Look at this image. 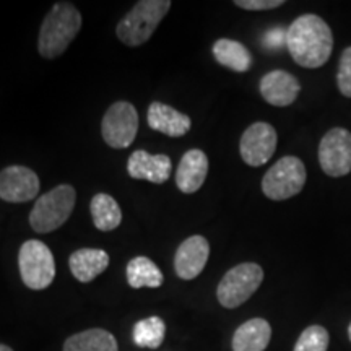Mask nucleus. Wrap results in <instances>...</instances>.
I'll return each mask as SVG.
<instances>
[{"label":"nucleus","instance_id":"20","mask_svg":"<svg viewBox=\"0 0 351 351\" xmlns=\"http://www.w3.org/2000/svg\"><path fill=\"white\" fill-rule=\"evenodd\" d=\"M64 351H119L116 337L104 328H88L69 337Z\"/></svg>","mask_w":351,"mask_h":351},{"label":"nucleus","instance_id":"7","mask_svg":"<svg viewBox=\"0 0 351 351\" xmlns=\"http://www.w3.org/2000/svg\"><path fill=\"white\" fill-rule=\"evenodd\" d=\"M306 179V166L300 158L283 156L263 176L262 192L275 202L291 199L302 191Z\"/></svg>","mask_w":351,"mask_h":351},{"label":"nucleus","instance_id":"11","mask_svg":"<svg viewBox=\"0 0 351 351\" xmlns=\"http://www.w3.org/2000/svg\"><path fill=\"white\" fill-rule=\"evenodd\" d=\"M38 174L26 166L13 165L0 171V199L10 204H25L38 195Z\"/></svg>","mask_w":351,"mask_h":351},{"label":"nucleus","instance_id":"13","mask_svg":"<svg viewBox=\"0 0 351 351\" xmlns=\"http://www.w3.org/2000/svg\"><path fill=\"white\" fill-rule=\"evenodd\" d=\"M173 163L168 155H152L145 150H137L129 156L127 173L132 179L165 184L169 179Z\"/></svg>","mask_w":351,"mask_h":351},{"label":"nucleus","instance_id":"12","mask_svg":"<svg viewBox=\"0 0 351 351\" xmlns=\"http://www.w3.org/2000/svg\"><path fill=\"white\" fill-rule=\"evenodd\" d=\"M210 257V244L204 236L182 241L174 254V271L181 280H194L204 271Z\"/></svg>","mask_w":351,"mask_h":351},{"label":"nucleus","instance_id":"18","mask_svg":"<svg viewBox=\"0 0 351 351\" xmlns=\"http://www.w3.org/2000/svg\"><path fill=\"white\" fill-rule=\"evenodd\" d=\"M271 339V327L265 319L256 317L241 324L232 335V351H265Z\"/></svg>","mask_w":351,"mask_h":351},{"label":"nucleus","instance_id":"3","mask_svg":"<svg viewBox=\"0 0 351 351\" xmlns=\"http://www.w3.org/2000/svg\"><path fill=\"white\" fill-rule=\"evenodd\" d=\"M173 3L169 0H140L117 23L116 34L129 47H138L153 36Z\"/></svg>","mask_w":351,"mask_h":351},{"label":"nucleus","instance_id":"25","mask_svg":"<svg viewBox=\"0 0 351 351\" xmlns=\"http://www.w3.org/2000/svg\"><path fill=\"white\" fill-rule=\"evenodd\" d=\"M337 85L340 93L351 98V46L341 52L339 73H337Z\"/></svg>","mask_w":351,"mask_h":351},{"label":"nucleus","instance_id":"6","mask_svg":"<svg viewBox=\"0 0 351 351\" xmlns=\"http://www.w3.org/2000/svg\"><path fill=\"white\" fill-rule=\"evenodd\" d=\"M19 269L23 283L34 291L51 287L56 278L54 256L43 241L29 239L23 243L19 252Z\"/></svg>","mask_w":351,"mask_h":351},{"label":"nucleus","instance_id":"16","mask_svg":"<svg viewBox=\"0 0 351 351\" xmlns=\"http://www.w3.org/2000/svg\"><path fill=\"white\" fill-rule=\"evenodd\" d=\"M147 121L150 129L173 138L186 135L192 127V121L187 114H182L178 109L168 106V104L160 103V101L150 104L147 112Z\"/></svg>","mask_w":351,"mask_h":351},{"label":"nucleus","instance_id":"24","mask_svg":"<svg viewBox=\"0 0 351 351\" xmlns=\"http://www.w3.org/2000/svg\"><path fill=\"white\" fill-rule=\"evenodd\" d=\"M330 335L322 326H309L298 339L293 351H327Z\"/></svg>","mask_w":351,"mask_h":351},{"label":"nucleus","instance_id":"29","mask_svg":"<svg viewBox=\"0 0 351 351\" xmlns=\"http://www.w3.org/2000/svg\"><path fill=\"white\" fill-rule=\"evenodd\" d=\"M348 337H350V341H351V324H350V327H348Z\"/></svg>","mask_w":351,"mask_h":351},{"label":"nucleus","instance_id":"21","mask_svg":"<svg viewBox=\"0 0 351 351\" xmlns=\"http://www.w3.org/2000/svg\"><path fill=\"white\" fill-rule=\"evenodd\" d=\"M125 275H127V283L135 289L160 288L165 280V276L161 274V270L158 269L156 263L153 262L152 258L145 256L132 258V261L127 263Z\"/></svg>","mask_w":351,"mask_h":351},{"label":"nucleus","instance_id":"17","mask_svg":"<svg viewBox=\"0 0 351 351\" xmlns=\"http://www.w3.org/2000/svg\"><path fill=\"white\" fill-rule=\"evenodd\" d=\"M109 265V254L103 249H78L69 257V269L80 283L93 282Z\"/></svg>","mask_w":351,"mask_h":351},{"label":"nucleus","instance_id":"4","mask_svg":"<svg viewBox=\"0 0 351 351\" xmlns=\"http://www.w3.org/2000/svg\"><path fill=\"white\" fill-rule=\"evenodd\" d=\"M77 192L70 184H60L34 202L29 213V225L39 234L59 230L75 208Z\"/></svg>","mask_w":351,"mask_h":351},{"label":"nucleus","instance_id":"5","mask_svg":"<svg viewBox=\"0 0 351 351\" xmlns=\"http://www.w3.org/2000/svg\"><path fill=\"white\" fill-rule=\"evenodd\" d=\"M263 282V270L258 263L244 262L228 270L217 288L219 304L226 309H234L257 291Z\"/></svg>","mask_w":351,"mask_h":351},{"label":"nucleus","instance_id":"10","mask_svg":"<svg viewBox=\"0 0 351 351\" xmlns=\"http://www.w3.org/2000/svg\"><path fill=\"white\" fill-rule=\"evenodd\" d=\"M278 135L269 122H254L244 130L239 142V153L245 165L262 166L269 163L276 150Z\"/></svg>","mask_w":351,"mask_h":351},{"label":"nucleus","instance_id":"9","mask_svg":"<svg viewBox=\"0 0 351 351\" xmlns=\"http://www.w3.org/2000/svg\"><path fill=\"white\" fill-rule=\"evenodd\" d=\"M319 163L330 178H343L351 171V134L335 127L324 135L319 143Z\"/></svg>","mask_w":351,"mask_h":351},{"label":"nucleus","instance_id":"1","mask_svg":"<svg viewBox=\"0 0 351 351\" xmlns=\"http://www.w3.org/2000/svg\"><path fill=\"white\" fill-rule=\"evenodd\" d=\"M287 47L293 60L301 67H322L333 51L330 26L317 15H302L287 29Z\"/></svg>","mask_w":351,"mask_h":351},{"label":"nucleus","instance_id":"28","mask_svg":"<svg viewBox=\"0 0 351 351\" xmlns=\"http://www.w3.org/2000/svg\"><path fill=\"white\" fill-rule=\"evenodd\" d=\"M0 351H13L10 346H7V345H0Z\"/></svg>","mask_w":351,"mask_h":351},{"label":"nucleus","instance_id":"26","mask_svg":"<svg viewBox=\"0 0 351 351\" xmlns=\"http://www.w3.org/2000/svg\"><path fill=\"white\" fill-rule=\"evenodd\" d=\"M283 0H236L234 5L244 8V10L262 12L271 10V8H278L283 5Z\"/></svg>","mask_w":351,"mask_h":351},{"label":"nucleus","instance_id":"19","mask_svg":"<svg viewBox=\"0 0 351 351\" xmlns=\"http://www.w3.org/2000/svg\"><path fill=\"white\" fill-rule=\"evenodd\" d=\"M213 56L218 64L232 72H247L252 65V56L244 44L234 39L221 38L213 44Z\"/></svg>","mask_w":351,"mask_h":351},{"label":"nucleus","instance_id":"27","mask_svg":"<svg viewBox=\"0 0 351 351\" xmlns=\"http://www.w3.org/2000/svg\"><path fill=\"white\" fill-rule=\"evenodd\" d=\"M285 43H287V32H285V29L276 28L265 36L267 46L275 47V49H276V47H282Z\"/></svg>","mask_w":351,"mask_h":351},{"label":"nucleus","instance_id":"8","mask_svg":"<svg viewBox=\"0 0 351 351\" xmlns=\"http://www.w3.org/2000/svg\"><path fill=\"white\" fill-rule=\"evenodd\" d=\"M138 132V112L129 101H116L101 122V135L114 150L129 148Z\"/></svg>","mask_w":351,"mask_h":351},{"label":"nucleus","instance_id":"15","mask_svg":"<svg viewBox=\"0 0 351 351\" xmlns=\"http://www.w3.org/2000/svg\"><path fill=\"white\" fill-rule=\"evenodd\" d=\"M208 174V158L199 148L184 153L176 171V186L182 194H195Z\"/></svg>","mask_w":351,"mask_h":351},{"label":"nucleus","instance_id":"14","mask_svg":"<svg viewBox=\"0 0 351 351\" xmlns=\"http://www.w3.org/2000/svg\"><path fill=\"white\" fill-rule=\"evenodd\" d=\"M258 88H261L262 98L276 108H287L293 104L301 91L298 78L285 70H274V72L265 73Z\"/></svg>","mask_w":351,"mask_h":351},{"label":"nucleus","instance_id":"23","mask_svg":"<svg viewBox=\"0 0 351 351\" xmlns=\"http://www.w3.org/2000/svg\"><path fill=\"white\" fill-rule=\"evenodd\" d=\"M166 337V324L161 317H152L138 320L132 330V340L140 348H160Z\"/></svg>","mask_w":351,"mask_h":351},{"label":"nucleus","instance_id":"22","mask_svg":"<svg viewBox=\"0 0 351 351\" xmlns=\"http://www.w3.org/2000/svg\"><path fill=\"white\" fill-rule=\"evenodd\" d=\"M93 225L99 231H114L122 223V210L116 199L108 194H96L90 204Z\"/></svg>","mask_w":351,"mask_h":351},{"label":"nucleus","instance_id":"2","mask_svg":"<svg viewBox=\"0 0 351 351\" xmlns=\"http://www.w3.org/2000/svg\"><path fill=\"white\" fill-rule=\"evenodd\" d=\"M82 13L70 2H57L43 20L38 38V51L44 59L62 56L82 28Z\"/></svg>","mask_w":351,"mask_h":351}]
</instances>
